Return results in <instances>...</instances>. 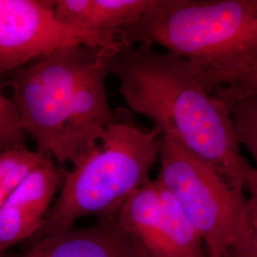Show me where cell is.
<instances>
[{
	"instance_id": "obj_15",
	"label": "cell",
	"mask_w": 257,
	"mask_h": 257,
	"mask_svg": "<svg viewBox=\"0 0 257 257\" xmlns=\"http://www.w3.org/2000/svg\"><path fill=\"white\" fill-rule=\"evenodd\" d=\"M38 151H31L24 145L3 151L0 154V185L19 166L37 156Z\"/></svg>"
},
{
	"instance_id": "obj_11",
	"label": "cell",
	"mask_w": 257,
	"mask_h": 257,
	"mask_svg": "<svg viewBox=\"0 0 257 257\" xmlns=\"http://www.w3.org/2000/svg\"><path fill=\"white\" fill-rule=\"evenodd\" d=\"M230 115L235 138L240 147L248 150L257 169V95L233 102Z\"/></svg>"
},
{
	"instance_id": "obj_14",
	"label": "cell",
	"mask_w": 257,
	"mask_h": 257,
	"mask_svg": "<svg viewBox=\"0 0 257 257\" xmlns=\"http://www.w3.org/2000/svg\"><path fill=\"white\" fill-rule=\"evenodd\" d=\"M247 210V233L244 239L230 251L229 257H257V198L249 196Z\"/></svg>"
},
{
	"instance_id": "obj_12",
	"label": "cell",
	"mask_w": 257,
	"mask_h": 257,
	"mask_svg": "<svg viewBox=\"0 0 257 257\" xmlns=\"http://www.w3.org/2000/svg\"><path fill=\"white\" fill-rule=\"evenodd\" d=\"M24 135L14 102L0 89V149L6 151L23 146Z\"/></svg>"
},
{
	"instance_id": "obj_2",
	"label": "cell",
	"mask_w": 257,
	"mask_h": 257,
	"mask_svg": "<svg viewBox=\"0 0 257 257\" xmlns=\"http://www.w3.org/2000/svg\"><path fill=\"white\" fill-rule=\"evenodd\" d=\"M111 49L68 47L11 74L12 100L37 151L74 165L115 120L106 89Z\"/></svg>"
},
{
	"instance_id": "obj_16",
	"label": "cell",
	"mask_w": 257,
	"mask_h": 257,
	"mask_svg": "<svg viewBox=\"0 0 257 257\" xmlns=\"http://www.w3.org/2000/svg\"><path fill=\"white\" fill-rule=\"evenodd\" d=\"M246 188L249 191L250 196L257 198V169L248 166L246 174Z\"/></svg>"
},
{
	"instance_id": "obj_8",
	"label": "cell",
	"mask_w": 257,
	"mask_h": 257,
	"mask_svg": "<svg viewBox=\"0 0 257 257\" xmlns=\"http://www.w3.org/2000/svg\"><path fill=\"white\" fill-rule=\"evenodd\" d=\"M63 171L46 166L32 172L0 209V257L15 245L35 237L55 202Z\"/></svg>"
},
{
	"instance_id": "obj_6",
	"label": "cell",
	"mask_w": 257,
	"mask_h": 257,
	"mask_svg": "<svg viewBox=\"0 0 257 257\" xmlns=\"http://www.w3.org/2000/svg\"><path fill=\"white\" fill-rule=\"evenodd\" d=\"M120 47L116 36L85 31L65 22L53 0H0V75L68 47Z\"/></svg>"
},
{
	"instance_id": "obj_3",
	"label": "cell",
	"mask_w": 257,
	"mask_h": 257,
	"mask_svg": "<svg viewBox=\"0 0 257 257\" xmlns=\"http://www.w3.org/2000/svg\"><path fill=\"white\" fill-rule=\"evenodd\" d=\"M116 37L186 59L213 93L257 65V0H151Z\"/></svg>"
},
{
	"instance_id": "obj_9",
	"label": "cell",
	"mask_w": 257,
	"mask_h": 257,
	"mask_svg": "<svg viewBox=\"0 0 257 257\" xmlns=\"http://www.w3.org/2000/svg\"><path fill=\"white\" fill-rule=\"evenodd\" d=\"M24 257H148L115 218L72 227L35 242Z\"/></svg>"
},
{
	"instance_id": "obj_10",
	"label": "cell",
	"mask_w": 257,
	"mask_h": 257,
	"mask_svg": "<svg viewBox=\"0 0 257 257\" xmlns=\"http://www.w3.org/2000/svg\"><path fill=\"white\" fill-rule=\"evenodd\" d=\"M151 0H53L56 15L74 27L116 36L147 9Z\"/></svg>"
},
{
	"instance_id": "obj_4",
	"label": "cell",
	"mask_w": 257,
	"mask_h": 257,
	"mask_svg": "<svg viewBox=\"0 0 257 257\" xmlns=\"http://www.w3.org/2000/svg\"><path fill=\"white\" fill-rule=\"evenodd\" d=\"M158 156L156 130L115 118L99 142L71 171H63L58 196L36 241L70 229L86 216L115 218L131 194L151 181L150 172Z\"/></svg>"
},
{
	"instance_id": "obj_13",
	"label": "cell",
	"mask_w": 257,
	"mask_h": 257,
	"mask_svg": "<svg viewBox=\"0 0 257 257\" xmlns=\"http://www.w3.org/2000/svg\"><path fill=\"white\" fill-rule=\"evenodd\" d=\"M213 94L230 107L233 102L241 98L257 95V65L247 74L217 89Z\"/></svg>"
},
{
	"instance_id": "obj_1",
	"label": "cell",
	"mask_w": 257,
	"mask_h": 257,
	"mask_svg": "<svg viewBox=\"0 0 257 257\" xmlns=\"http://www.w3.org/2000/svg\"><path fill=\"white\" fill-rule=\"evenodd\" d=\"M107 68L130 110L244 193L249 164L234 136L230 107L207 90L192 63L165 50L135 45L111 49Z\"/></svg>"
},
{
	"instance_id": "obj_5",
	"label": "cell",
	"mask_w": 257,
	"mask_h": 257,
	"mask_svg": "<svg viewBox=\"0 0 257 257\" xmlns=\"http://www.w3.org/2000/svg\"><path fill=\"white\" fill-rule=\"evenodd\" d=\"M158 179L204 242L207 257H229L248 230V198L209 163L159 135Z\"/></svg>"
},
{
	"instance_id": "obj_7",
	"label": "cell",
	"mask_w": 257,
	"mask_h": 257,
	"mask_svg": "<svg viewBox=\"0 0 257 257\" xmlns=\"http://www.w3.org/2000/svg\"><path fill=\"white\" fill-rule=\"evenodd\" d=\"M115 219L148 257H207L200 233L158 179L132 193Z\"/></svg>"
}]
</instances>
